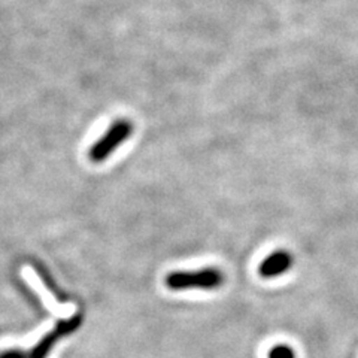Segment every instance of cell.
<instances>
[{"label":"cell","instance_id":"obj_6","mask_svg":"<svg viewBox=\"0 0 358 358\" xmlns=\"http://www.w3.org/2000/svg\"><path fill=\"white\" fill-rule=\"evenodd\" d=\"M268 358H296V352L288 345H276L268 351Z\"/></svg>","mask_w":358,"mask_h":358},{"label":"cell","instance_id":"obj_2","mask_svg":"<svg viewBox=\"0 0 358 358\" xmlns=\"http://www.w3.org/2000/svg\"><path fill=\"white\" fill-rule=\"evenodd\" d=\"M133 133V124L127 120H117L106 133L100 138L92 148H90V160L94 163H102L108 157L121 147Z\"/></svg>","mask_w":358,"mask_h":358},{"label":"cell","instance_id":"obj_3","mask_svg":"<svg viewBox=\"0 0 358 358\" xmlns=\"http://www.w3.org/2000/svg\"><path fill=\"white\" fill-rule=\"evenodd\" d=\"M81 324H83L81 315H73L69 320L62 321L60 324L55 326V329L52 331L45 334L43 338L35 345V348L29 352V358H45L47 357V354L52 350L55 342H57L60 338H63V336H67V334L76 331L81 327Z\"/></svg>","mask_w":358,"mask_h":358},{"label":"cell","instance_id":"obj_5","mask_svg":"<svg viewBox=\"0 0 358 358\" xmlns=\"http://www.w3.org/2000/svg\"><path fill=\"white\" fill-rule=\"evenodd\" d=\"M22 278L26 279L27 284L33 288V291H35V293H38V296H39L41 300L43 301V305L48 308V310L54 312L55 315H63V313H64L67 309H71L69 306L60 305L59 301L54 299V296L51 294V291L42 284L39 276H38L35 272H33L31 267L27 266V267L22 268Z\"/></svg>","mask_w":358,"mask_h":358},{"label":"cell","instance_id":"obj_4","mask_svg":"<svg viewBox=\"0 0 358 358\" xmlns=\"http://www.w3.org/2000/svg\"><path fill=\"white\" fill-rule=\"evenodd\" d=\"M293 263H294L293 255L285 250H278L268 257H266V259L260 263L259 275L266 279L281 276L282 273L288 272L289 268L293 267Z\"/></svg>","mask_w":358,"mask_h":358},{"label":"cell","instance_id":"obj_7","mask_svg":"<svg viewBox=\"0 0 358 358\" xmlns=\"http://www.w3.org/2000/svg\"><path fill=\"white\" fill-rule=\"evenodd\" d=\"M0 358H29V354L21 350H8L0 354Z\"/></svg>","mask_w":358,"mask_h":358},{"label":"cell","instance_id":"obj_1","mask_svg":"<svg viewBox=\"0 0 358 358\" xmlns=\"http://www.w3.org/2000/svg\"><path fill=\"white\" fill-rule=\"evenodd\" d=\"M224 273L217 267H205L192 272H172L166 276V285L173 291L217 289L224 284Z\"/></svg>","mask_w":358,"mask_h":358}]
</instances>
